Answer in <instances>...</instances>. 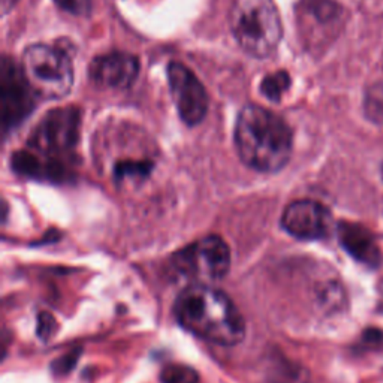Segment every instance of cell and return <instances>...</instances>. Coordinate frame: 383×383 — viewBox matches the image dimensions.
<instances>
[{"mask_svg": "<svg viewBox=\"0 0 383 383\" xmlns=\"http://www.w3.org/2000/svg\"><path fill=\"white\" fill-rule=\"evenodd\" d=\"M163 383H199L198 373L188 365H168L160 373Z\"/></svg>", "mask_w": 383, "mask_h": 383, "instance_id": "obj_14", "label": "cell"}, {"mask_svg": "<svg viewBox=\"0 0 383 383\" xmlns=\"http://www.w3.org/2000/svg\"><path fill=\"white\" fill-rule=\"evenodd\" d=\"M23 72L35 93L45 99L63 98L73 84L69 56L51 45H30L23 54Z\"/></svg>", "mask_w": 383, "mask_h": 383, "instance_id": "obj_4", "label": "cell"}, {"mask_svg": "<svg viewBox=\"0 0 383 383\" xmlns=\"http://www.w3.org/2000/svg\"><path fill=\"white\" fill-rule=\"evenodd\" d=\"M15 0H2V8H4V12H6L12 5H14Z\"/></svg>", "mask_w": 383, "mask_h": 383, "instance_id": "obj_19", "label": "cell"}, {"mask_svg": "<svg viewBox=\"0 0 383 383\" xmlns=\"http://www.w3.org/2000/svg\"><path fill=\"white\" fill-rule=\"evenodd\" d=\"M36 95L27 83L23 68H19L11 58L5 57L0 80V108H2L4 129L17 126L34 110Z\"/></svg>", "mask_w": 383, "mask_h": 383, "instance_id": "obj_8", "label": "cell"}, {"mask_svg": "<svg viewBox=\"0 0 383 383\" xmlns=\"http://www.w3.org/2000/svg\"><path fill=\"white\" fill-rule=\"evenodd\" d=\"M339 240L342 247L358 262L377 268L382 264V253L374 235L358 223L342 222L339 225Z\"/></svg>", "mask_w": 383, "mask_h": 383, "instance_id": "obj_12", "label": "cell"}, {"mask_svg": "<svg viewBox=\"0 0 383 383\" xmlns=\"http://www.w3.org/2000/svg\"><path fill=\"white\" fill-rule=\"evenodd\" d=\"M58 8L72 15H88L91 11V0H54Z\"/></svg>", "mask_w": 383, "mask_h": 383, "instance_id": "obj_16", "label": "cell"}, {"mask_svg": "<svg viewBox=\"0 0 383 383\" xmlns=\"http://www.w3.org/2000/svg\"><path fill=\"white\" fill-rule=\"evenodd\" d=\"M57 331V322L50 313H41L38 317V335L42 340H50Z\"/></svg>", "mask_w": 383, "mask_h": 383, "instance_id": "obj_17", "label": "cell"}, {"mask_svg": "<svg viewBox=\"0 0 383 383\" xmlns=\"http://www.w3.org/2000/svg\"><path fill=\"white\" fill-rule=\"evenodd\" d=\"M290 86V76L286 71H279L267 75L262 84H260V91L264 96L272 102H279L285 91Z\"/></svg>", "mask_w": 383, "mask_h": 383, "instance_id": "obj_13", "label": "cell"}, {"mask_svg": "<svg viewBox=\"0 0 383 383\" xmlns=\"http://www.w3.org/2000/svg\"><path fill=\"white\" fill-rule=\"evenodd\" d=\"M76 358H78V354H72V352H71V355H68V357H65L62 359H58L54 364V369H57V373H66L71 369H73Z\"/></svg>", "mask_w": 383, "mask_h": 383, "instance_id": "obj_18", "label": "cell"}, {"mask_svg": "<svg viewBox=\"0 0 383 383\" xmlns=\"http://www.w3.org/2000/svg\"><path fill=\"white\" fill-rule=\"evenodd\" d=\"M174 315L186 331L218 346H237L246 337V322L234 301L205 283L186 287L174 304Z\"/></svg>", "mask_w": 383, "mask_h": 383, "instance_id": "obj_1", "label": "cell"}, {"mask_svg": "<svg viewBox=\"0 0 383 383\" xmlns=\"http://www.w3.org/2000/svg\"><path fill=\"white\" fill-rule=\"evenodd\" d=\"M88 73L90 80L99 87L128 88L140 73V62L129 53L113 51L95 57Z\"/></svg>", "mask_w": 383, "mask_h": 383, "instance_id": "obj_11", "label": "cell"}, {"mask_svg": "<svg viewBox=\"0 0 383 383\" xmlns=\"http://www.w3.org/2000/svg\"><path fill=\"white\" fill-rule=\"evenodd\" d=\"M168 81L181 120L189 126L201 123L208 110V95L203 83L178 62H171L168 66Z\"/></svg>", "mask_w": 383, "mask_h": 383, "instance_id": "obj_7", "label": "cell"}, {"mask_svg": "<svg viewBox=\"0 0 383 383\" xmlns=\"http://www.w3.org/2000/svg\"><path fill=\"white\" fill-rule=\"evenodd\" d=\"M173 264L188 279L199 283L222 280L231 268V250L223 238L208 235L180 250Z\"/></svg>", "mask_w": 383, "mask_h": 383, "instance_id": "obj_5", "label": "cell"}, {"mask_svg": "<svg viewBox=\"0 0 383 383\" xmlns=\"http://www.w3.org/2000/svg\"><path fill=\"white\" fill-rule=\"evenodd\" d=\"M80 118V111L73 106L50 111L34 129L29 145L48 156L71 151L78 141Z\"/></svg>", "mask_w": 383, "mask_h": 383, "instance_id": "obj_6", "label": "cell"}, {"mask_svg": "<svg viewBox=\"0 0 383 383\" xmlns=\"http://www.w3.org/2000/svg\"><path fill=\"white\" fill-rule=\"evenodd\" d=\"M342 8L334 0H301L297 14L302 35L312 44H320L337 35L342 24Z\"/></svg>", "mask_w": 383, "mask_h": 383, "instance_id": "obj_10", "label": "cell"}, {"mask_svg": "<svg viewBox=\"0 0 383 383\" xmlns=\"http://www.w3.org/2000/svg\"><path fill=\"white\" fill-rule=\"evenodd\" d=\"M234 141L242 163L259 173L280 171L292 155L289 126L279 116L255 103L240 111Z\"/></svg>", "mask_w": 383, "mask_h": 383, "instance_id": "obj_2", "label": "cell"}, {"mask_svg": "<svg viewBox=\"0 0 383 383\" xmlns=\"http://www.w3.org/2000/svg\"><path fill=\"white\" fill-rule=\"evenodd\" d=\"M228 20L240 47L256 58L272 54L282 39L280 14L272 0H233Z\"/></svg>", "mask_w": 383, "mask_h": 383, "instance_id": "obj_3", "label": "cell"}, {"mask_svg": "<svg viewBox=\"0 0 383 383\" xmlns=\"http://www.w3.org/2000/svg\"><path fill=\"white\" fill-rule=\"evenodd\" d=\"M365 111L370 118L383 123V83H379L369 91L365 102Z\"/></svg>", "mask_w": 383, "mask_h": 383, "instance_id": "obj_15", "label": "cell"}, {"mask_svg": "<svg viewBox=\"0 0 383 383\" xmlns=\"http://www.w3.org/2000/svg\"><path fill=\"white\" fill-rule=\"evenodd\" d=\"M331 222L330 210L310 199L289 204L282 216L285 231L300 240H319L327 237Z\"/></svg>", "mask_w": 383, "mask_h": 383, "instance_id": "obj_9", "label": "cell"}]
</instances>
